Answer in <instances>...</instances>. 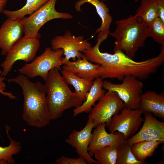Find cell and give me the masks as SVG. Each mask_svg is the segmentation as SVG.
<instances>
[{"label": "cell", "instance_id": "30", "mask_svg": "<svg viewBox=\"0 0 164 164\" xmlns=\"http://www.w3.org/2000/svg\"><path fill=\"white\" fill-rule=\"evenodd\" d=\"M159 11V17L164 22V0H155Z\"/></svg>", "mask_w": 164, "mask_h": 164}, {"label": "cell", "instance_id": "11", "mask_svg": "<svg viewBox=\"0 0 164 164\" xmlns=\"http://www.w3.org/2000/svg\"><path fill=\"white\" fill-rule=\"evenodd\" d=\"M52 49L56 50L62 49L63 50L65 57L63 58L62 63L72 59L73 61L77 58L80 59L84 56L82 52L91 47V43L84 40L82 36H75L69 31H67L63 36H55L51 41Z\"/></svg>", "mask_w": 164, "mask_h": 164}, {"label": "cell", "instance_id": "27", "mask_svg": "<svg viewBox=\"0 0 164 164\" xmlns=\"http://www.w3.org/2000/svg\"><path fill=\"white\" fill-rule=\"evenodd\" d=\"M148 36L155 42L164 45V22L159 17L148 26Z\"/></svg>", "mask_w": 164, "mask_h": 164}, {"label": "cell", "instance_id": "6", "mask_svg": "<svg viewBox=\"0 0 164 164\" xmlns=\"http://www.w3.org/2000/svg\"><path fill=\"white\" fill-rule=\"evenodd\" d=\"M63 55V50L62 49L53 50L50 47H46L41 54L35 57L31 63H26L18 71L28 78L38 76L46 81L51 70L54 68L61 70Z\"/></svg>", "mask_w": 164, "mask_h": 164}, {"label": "cell", "instance_id": "8", "mask_svg": "<svg viewBox=\"0 0 164 164\" xmlns=\"http://www.w3.org/2000/svg\"><path fill=\"white\" fill-rule=\"evenodd\" d=\"M40 44L39 39L23 36L8 51L0 65L2 68V76L5 77L11 70L14 63L22 60L26 63L35 57Z\"/></svg>", "mask_w": 164, "mask_h": 164}, {"label": "cell", "instance_id": "15", "mask_svg": "<svg viewBox=\"0 0 164 164\" xmlns=\"http://www.w3.org/2000/svg\"><path fill=\"white\" fill-rule=\"evenodd\" d=\"M106 123L98 125L92 133L91 139L88 147V152L91 156L95 151L106 146L120 145L126 142L124 135L119 132L108 133L105 130Z\"/></svg>", "mask_w": 164, "mask_h": 164}, {"label": "cell", "instance_id": "16", "mask_svg": "<svg viewBox=\"0 0 164 164\" xmlns=\"http://www.w3.org/2000/svg\"><path fill=\"white\" fill-rule=\"evenodd\" d=\"M62 65L63 70L86 80L93 81L98 77V73L100 65L89 61L84 55L81 59L73 61H63Z\"/></svg>", "mask_w": 164, "mask_h": 164}, {"label": "cell", "instance_id": "29", "mask_svg": "<svg viewBox=\"0 0 164 164\" xmlns=\"http://www.w3.org/2000/svg\"><path fill=\"white\" fill-rule=\"evenodd\" d=\"M6 79L5 77L0 76V93L4 96H7L11 99H15L17 97L10 92H5L6 85L4 81Z\"/></svg>", "mask_w": 164, "mask_h": 164}, {"label": "cell", "instance_id": "7", "mask_svg": "<svg viewBox=\"0 0 164 164\" xmlns=\"http://www.w3.org/2000/svg\"><path fill=\"white\" fill-rule=\"evenodd\" d=\"M120 84L109 81L103 82V88L108 91L115 92L124 103V108L131 109H138L142 93L143 83L135 77L126 76Z\"/></svg>", "mask_w": 164, "mask_h": 164}, {"label": "cell", "instance_id": "12", "mask_svg": "<svg viewBox=\"0 0 164 164\" xmlns=\"http://www.w3.org/2000/svg\"><path fill=\"white\" fill-rule=\"evenodd\" d=\"M143 123L140 130L136 134L126 140L130 145L142 141H160L164 142V122L158 120L152 114H144Z\"/></svg>", "mask_w": 164, "mask_h": 164}, {"label": "cell", "instance_id": "17", "mask_svg": "<svg viewBox=\"0 0 164 164\" xmlns=\"http://www.w3.org/2000/svg\"><path fill=\"white\" fill-rule=\"evenodd\" d=\"M138 109L142 114L150 112L154 116L164 119V94L148 91L142 94Z\"/></svg>", "mask_w": 164, "mask_h": 164}, {"label": "cell", "instance_id": "24", "mask_svg": "<svg viewBox=\"0 0 164 164\" xmlns=\"http://www.w3.org/2000/svg\"><path fill=\"white\" fill-rule=\"evenodd\" d=\"M119 145H108L97 150L94 155L100 164H116Z\"/></svg>", "mask_w": 164, "mask_h": 164}, {"label": "cell", "instance_id": "21", "mask_svg": "<svg viewBox=\"0 0 164 164\" xmlns=\"http://www.w3.org/2000/svg\"><path fill=\"white\" fill-rule=\"evenodd\" d=\"M62 76L67 83L74 88V92L83 101L90 90L93 81H90L79 77L71 72L63 70H61Z\"/></svg>", "mask_w": 164, "mask_h": 164}, {"label": "cell", "instance_id": "23", "mask_svg": "<svg viewBox=\"0 0 164 164\" xmlns=\"http://www.w3.org/2000/svg\"><path fill=\"white\" fill-rule=\"evenodd\" d=\"M136 14L148 26L159 17V11L155 0H141Z\"/></svg>", "mask_w": 164, "mask_h": 164}, {"label": "cell", "instance_id": "19", "mask_svg": "<svg viewBox=\"0 0 164 164\" xmlns=\"http://www.w3.org/2000/svg\"><path fill=\"white\" fill-rule=\"evenodd\" d=\"M89 3L95 7L97 13L102 20L101 26L96 31V33H100L108 35L110 33V28L113 19L109 13V9L106 5L100 0H79L77 2L75 7L77 12H81V6L86 3Z\"/></svg>", "mask_w": 164, "mask_h": 164}, {"label": "cell", "instance_id": "10", "mask_svg": "<svg viewBox=\"0 0 164 164\" xmlns=\"http://www.w3.org/2000/svg\"><path fill=\"white\" fill-rule=\"evenodd\" d=\"M120 113L114 115L106 124L110 133L119 132L122 133L127 140L135 134L144 119L139 109H131L124 108Z\"/></svg>", "mask_w": 164, "mask_h": 164}, {"label": "cell", "instance_id": "5", "mask_svg": "<svg viewBox=\"0 0 164 164\" xmlns=\"http://www.w3.org/2000/svg\"><path fill=\"white\" fill-rule=\"evenodd\" d=\"M57 0H49L28 17L20 20L22 23L24 37L39 39L40 35L39 31L47 22L54 19H71L73 16L66 12L57 11L55 8Z\"/></svg>", "mask_w": 164, "mask_h": 164}, {"label": "cell", "instance_id": "34", "mask_svg": "<svg viewBox=\"0 0 164 164\" xmlns=\"http://www.w3.org/2000/svg\"><path fill=\"white\" fill-rule=\"evenodd\" d=\"M103 1H105V0H102Z\"/></svg>", "mask_w": 164, "mask_h": 164}, {"label": "cell", "instance_id": "18", "mask_svg": "<svg viewBox=\"0 0 164 164\" xmlns=\"http://www.w3.org/2000/svg\"><path fill=\"white\" fill-rule=\"evenodd\" d=\"M102 79L98 77L93 81V84L86 96L85 99L80 106L75 108L73 110V116L82 113H90L95 103L102 97L106 93L103 89Z\"/></svg>", "mask_w": 164, "mask_h": 164}, {"label": "cell", "instance_id": "3", "mask_svg": "<svg viewBox=\"0 0 164 164\" xmlns=\"http://www.w3.org/2000/svg\"><path fill=\"white\" fill-rule=\"evenodd\" d=\"M56 68L51 70L44 84L46 103L51 120L60 117L64 112L71 108L80 106L84 101L74 92Z\"/></svg>", "mask_w": 164, "mask_h": 164}, {"label": "cell", "instance_id": "14", "mask_svg": "<svg viewBox=\"0 0 164 164\" xmlns=\"http://www.w3.org/2000/svg\"><path fill=\"white\" fill-rule=\"evenodd\" d=\"M22 23L20 19L8 18L0 28L1 53L6 56L11 47L22 37Z\"/></svg>", "mask_w": 164, "mask_h": 164}, {"label": "cell", "instance_id": "31", "mask_svg": "<svg viewBox=\"0 0 164 164\" xmlns=\"http://www.w3.org/2000/svg\"><path fill=\"white\" fill-rule=\"evenodd\" d=\"M8 1V0H0V14L4 10Z\"/></svg>", "mask_w": 164, "mask_h": 164}, {"label": "cell", "instance_id": "22", "mask_svg": "<svg viewBox=\"0 0 164 164\" xmlns=\"http://www.w3.org/2000/svg\"><path fill=\"white\" fill-rule=\"evenodd\" d=\"M49 0H26L22 7L16 10H3L2 13L7 18L17 19H22L27 15H30L46 3Z\"/></svg>", "mask_w": 164, "mask_h": 164}, {"label": "cell", "instance_id": "25", "mask_svg": "<svg viewBox=\"0 0 164 164\" xmlns=\"http://www.w3.org/2000/svg\"><path fill=\"white\" fill-rule=\"evenodd\" d=\"M7 136L9 140L10 144L8 146L2 147L0 146V161L4 160L7 163L13 164L15 159L13 156L16 155L20 151L22 146L20 143L13 139L9 133V129L6 131Z\"/></svg>", "mask_w": 164, "mask_h": 164}, {"label": "cell", "instance_id": "13", "mask_svg": "<svg viewBox=\"0 0 164 164\" xmlns=\"http://www.w3.org/2000/svg\"><path fill=\"white\" fill-rule=\"evenodd\" d=\"M94 128L93 122L91 121H87L85 126L81 130H73L65 139V141L75 149L79 157L85 159L87 163L98 164V162L89 155L88 152V147L92 136V131Z\"/></svg>", "mask_w": 164, "mask_h": 164}, {"label": "cell", "instance_id": "33", "mask_svg": "<svg viewBox=\"0 0 164 164\" xmlns=\"http://www.w3.org/2000/svg\"><path fill=\"white\" fill-rule=\"evenodd\" d=\"M135 0V2H136L138 1L139 0Z\"/></svg>", "mask_w": 164, "mask_h": 164}, {"label": "cell", "instance_id": "32", "mask_svg": "<svg viewBox=\"0 0 164 164\" xmlns=\"http://www.w3.org/2000/svg\"><path fill=\"white\" fill-rule=\"evenodd\" d=\"M2 72H3L2 70L1 69L0 67V76H2Z\"/></svg>", "mask_w": 164, "mask_h": 164}, {"label": "cell", "instance_id": "26", "mask_svg": "<svg viewBox=\"0 0 164 164\" xmlns=\"http://www.w3.org/2000/svg\"><path fill=\"white\" fill-rule=\"evenodd\" d=\"M131 146L126 142L119 145L116 164H148L139 161L135 158L131 150Z\"/></svg>", "mask_w": 164, "mask_h": 164}, {"label": "cell", "instance_id": "4", "mask_svg": "<svg viewBox=\"0 0 164 164\" xmlns=\"http://www.w3.org/2000/svg\"><path fill=\"white\" fill-rule=\"evenodd\" d=\"M114 31L110 32L115 38L114 52L121 51L134 59L138 49L143 47L148 36V26L136 14L117 20Z\"/></svg>", "mask_w": 164, "mask_h": 164}, {"label": "cell", "instance_id": "2", "mask_svg": "<svg viewBox=\"0 0 164 164\" xmlns=\"http://www.w3.org/2000/svg\"><path fill=\"white\" fill-rule=\"evenodd\" d=\"M19 85L24 97L23 120L30 126L40 128L47 126L51 120L47 105L44 84L33 82L24 75L7 79Z\"/></svg>", "mask_w": 164, "mask_h": 164}, {"label": "cell", "instance_id": "9", "mask_svg": "<svg viewBox=\"0 0 164 164\" xmlns=\"http://www.w3.org/2000/svg\"><path fill=\"white\" fill-rule=\"evenodd\" d=\"M92 108L87 121H92L94 128L108 123L113 115L118 114L124 107V103L115 92L108 91Z\"/></svg>", "mask_w": 164, "mask_h": 164}, {"label": "cell", "instance_id": "28", "mask_svg": "<svg viewBox=\"0 0 164 164\" xmlns=\"http://www.w3.org/2000/svg\"><path fill=\"white\" fill-rule=\"evenodd\" d=\"M56 164H87L86 160L80 157L78 158H70L62 156L56 161Z\"/></svg>", "mask_w": 164, "mask_h": 164}, {"label": "cell", "instance_id": "20", "mask_svg": "<svg viewBox=\"0 0 164 164\" xmlns=\"http://www.w3.org/2000/svg\"><path fill=\"white\" fill-rule=\"evenodd\" d=\"M163 143L160 141L144 140L132 144L131 150L135 158L138 161L146 162L145 160L152 156L159 145Z\"/></svg>", "mask_w": 164, "mask_h": 164}, {"label": "cell", "instance_id": "1", "mask_svg": "<svg viewBox=\"0 0 164 164\" xmlns=\"http://www.w3.org/2000/svg\"><path fill=\"white\" fill-rule=\"evenodd\" d=\"M104 40V37H98L94 46L83 52L88 61L100 65L98 76L102 79L115 78L121 81L126 76L131 75L140 80H146L164 62V46L156 56L136 61L121 51H114L113 54L101 52L99 46Z\"/></svg>", "mask_w": 164, "mask_h": 164}]
</instances>
